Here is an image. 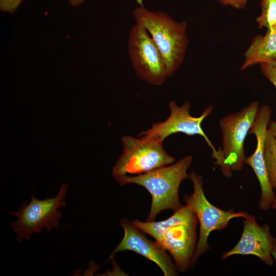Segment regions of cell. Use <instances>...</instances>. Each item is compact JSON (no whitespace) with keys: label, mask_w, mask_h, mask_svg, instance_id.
<instances>
[{"label":"cell","mask_w":276,"mask_h":276,"mask_svg":"<svg viewBox=\"0 0 276 276\" xmlns=\"http://www.w3.org/2000/svg\"><path fill=\"white\" fill-rule=\"evenodd\" d=\"M192 157L187 155L171 165L133 176L125 175L116 178L121 185L134 183L145 188L150 194L152 202L147 221H153L165 210L176 211L181 205L179 189L181 182L189 178L187 171Z\"/></svg>","instance_id":"obj_1"},{"label":"cell","mask_w":276,"mask_h":276,"mask_svg":"<svg viewBox=\"0 0 276 276\" xmlns=\"http://www.w3.org/2000/svg\"><path fill=\"white\" fill-rule=\"evenodd\" d=\"M133 16L135 24L147 31L160 50L171 76L184 60L189 43L187 22L176 21L167 13L149 10L143 5L133 10Z\"/></svg>","instance_id":"obj_2"},{"label":"cell","mask_w":276,"mask_h":276,"mask_svg":"<svg viewBox=\"0 0 276 276\" xmlns=\"http://www.w3.org/2000/svg\"><path fill=\"white\" fill-rule=\"evenodd\" d=\"M259 109V103L251 102L243 109L222 118L220 127L222 134V148L212 154L214 164L220 167L224 176H232V171L241 170L246 157L244 143Z\"/></svg>","instance_id":"obj_3"},{"label":"cell","mask_w":276,"mask_h":276,"mask_svg":"<svg viewBox=\"0 0 276 276\" xmlns=\"http://www.w3.org/2000/svg\"><path fill=\"white\" fill-rule=\"evenodd\" d=\"M125 135L121 139L123 152L112 169L116 178L128 174H141L173 164L175 158L158 140L141 136Z\"/></svg>","instance_id":"obj_4"},{"label":"cell","mask_w":276,"mask_h":276,"mask_svg":"<svg viewBox=\"0 0 276 276\" xmlns=\"http://www.w3.org/2000/svg\"><path fill=\"white\" fill-rule=\"evenodd\" d=\"M67 188V184L62 183L57 195L52 198L40 200L32 195L28 204L23 202L17 211L9 212L17 218L11 221L10 226L16 233L18 242L29 241L32 234L40 232L43 228L49 233L59 227L62 217L59 209L66 205Z\"/></svg>","instance_id":"obj_5"},{"label":"cell","mask_w":276,"mask_h":276,"mask_svg":"<svg viewBox=\"0 0 276 276\" xmlns=\"http://www.w3.org/2000/svg\"><path fill=\"white\" fill-rule=\"evenodd\" d=\"M189 178L193 183V192L190 195H185L184 199L186 205L196 216L200 225L199 239L192 260V266L202 255L210 249L208 239L212 232L223 229L232 219L240 217L245 218L248 214L243 212H236L232 209L224 211L214 206L205 196L201 176L192 171L189 174Z\"/></svg>","instance_id":"obj_6"},{"label":"cell","mask_w":276,"mask_h":276,"mask_svg":"<svg viewBox=\"0 0 276 276\" xmlns=\"http://www.w3.org/2000/svg\"><path fill=\"white\" fill-rule=\"evenodd\" d=\"M127 49L132 67L141 79L158 86L169 77L162 54L142 26L135 23L131 28Z\"/></svg>","instance_id":"obj_7"},{"label":"cell","mask_w":276,"mask_h":276,"mask_svg":"<svg viewBox=\"0 0 276 276\" xmlns=\"http://www.w3.org/2000/svg\"><path fill=\"white\" fill-rule=\"evenodd\" d=\"M170 115L164 121L153 124L151 127L140 133L139 136H145L163 142L169 136L176 133H182L187 135H199L205 140L211 148L212 153L216 149L201 127V123L213 110V106L207 107L202 114L197 117L190 113L191 105L189 101L179 106L174 101L169 105Z\"/></svg>","instance_id":"obj_8"},{"label":"cell","mask_w":276,"mask_h":276,"mask_svg":"<svg viewBox=\"0 0 276 276\" xmlns=\"http://www.w3.org/2000/svg\"><path fill=\"white\" fill-rule=\"evenodd\" d=\"M271 111V108L267 105L259 108L249 131V134H254L256 137V148L255 152L245 159V163L251 167L259 181L261 189L259 207L264 211L271 207L276 197L269 182L264 160L265 140Z\"/></svg>","instance_id":"obj_9"},{"label":"cell","mask_w":276,"mask_h":276,"mask_svg":"<svg viewBox=\"0 0 276 276\" xmlns=\"http://www.w3.org/2000/svg\"><path fill=\"white\" fill-rule=\"evenodd\" d=\"M120 224L124 230V236L110 255V258L119 251H132L155 263L165 276L177 275L178 269L167 250L158 242L149 240L141 231L127 219L121 220Z\"/></svg>","instance_id":"obj_10"},{"label":"cell","mask_w":276,"mask_h":276,"mask_svg":"<svg viewBox=\"0 0 276 276\" xmlns=\"http://www.w3.org/2000/svg\"><path fill=\"white\" fill-rule=\"evenodd\" d=\"M273 239L270 227L267 224L260 226L255 217L248 214L244 218L240 240L233 248L223 254L222 258L226 259L235 255H254L272 266L274 263L271 255Z\"/></svg>","instance_id":"obj_11"},{"label":"cell","mask_w":276,"mask_h":276,"mask_svg":"<svg viewBox=\"0 0 276 276\" xmlns=\"http://www.w3.org/2000/svg\"><path fill=\"white\" fill-rule=\"evenodd\" d=\"M198 221L181 223L168 229L156 241L173 258L178 270L185 272L191 266L196 243Z\"/></svg>","instance_id":"obj_12"},{"label":"cell","mask_w":276,"mask_h":276,"mask_svg":"<svg viewBox=\"0 0 276 276\" xmlns=\"http://www.w3.org/2000/svg\"><path fill=\"white\" fill-rule=\"evenodd\" d=\"M241 70L276 59V26L267 30L265 35H257L244 53Z\"/></svg>","instance_id":"obj_13"},{"label":"cell","mask_w":276,"mask_h":276,"mask_svg":"<svg viewBox=\"0 0 276 276\" xmlns=\"http://www.w3.org/2000/svg\"><path fill=\"white\" fill-rule=\"evenodd\" d=\"M198 221L195 214L185 205L174 212L173 214L166 220L155 222H143L139 220L131 221L132 224L143 233L148 234L156 241L158 240L169 228L181 223H188Z\"/></svg>","instance_id":"obj_14"},{"label":"cell","mask_w":276,"mask_h":276,"mask_svg":"<svg viewBox=\"0 0 276 276\" xmlns=\"http://www.w3.org/2000/svg\"><path fill=\"white\" fill-rule=\"evenodd\" d=\"M264 160L272 188H276V121H270L267 130Z\"/></svg>","instance_id":"obj_15"},{"label":"cell","mask_w":276,"mask_h":276,"mask_svg":"<svg viewBox=\"0 0 276 276\" xmlns=\"http://www.w3.org/2000/svg\"><path fill=\"white\" fill-rule=\"evenodd\" d=\"M261 14L256 18L260 29H271L276 26V0H261Z\"/></svg>","instance_id":"obj_16"},{"label":"cell","mask_w":276,"mask_h":276,"mask_svg":"<svg viewBox=\"0 0 276 276\" xmlns=\"http://www.w3.org/2000/svg\"><path fill=\"white\" fill-rule=\"evenodd\" d=\"M262 73L276 89V59L260 64Z\"/></svg>","instance_id":"obj_17"},{"label":"cell","mask_w":276,"mask_h":276,"mask_svg":"<svg viewBox=\"0 0 276 276\" xmlns=\"http://www.w3.org/2000/svg\"><path fill=\"white\" fill-rule=\"evenodd\" d=\"M23 0H0L1 10L10 13H13Z\"/></svg>","instance_id":"obj_18"},{"label":"cell","mask_w":276,"mask_h":276,"mask_svg":"<svg viewBox=\"0 0 276 276\" xmlns=\"http://www.w3.org/2000/svg\"><path fill=\"white\" fill-rule=\"evenodd\" d=\"M222 6H232L236 9L244 8L248 0H216Z\"/></svg>","instance_id":"obj_19"},{"label":"cell","mask_w":276,"mask_h":276,"mask_svg":"<svg viewBox=\"0 0 276 276\" xmlns=\"http://www.w3.org/2000/svg\"><path fill=\"white\" fill-rule=\"evenodd\" d=\"M271 255L273 259L276 261V238H273L271 248Z\"/></svg>","instance_id":"obj_20"},{"label":"cell","mask_w":276,"mask_h":276,"mask_svg":"<svg viewBox=\"0 0 276 276\" xmlns=\"http://www.w3.org/2000/svg\"><path fill=\"white\" fill-rule=\"evenodd\" d=\"M85 0H68L70 4L74 7L80 5Z\"/></svg>","instance_id":"obj_21"},{"label":"cell","mask_w":276,"mask_h":276,"mask_svg":"<svg viewBox=\"0 0 276 276\" xmlns=\"http://www.w3.org/2000/svg\"><path fill=\"white\" fill-rule=\"evenodd\" d=\"M271 207L274 209H276V197L273 202L272 204Z\"/></svg>","instance_id":"obj_22"}]
</instances>
